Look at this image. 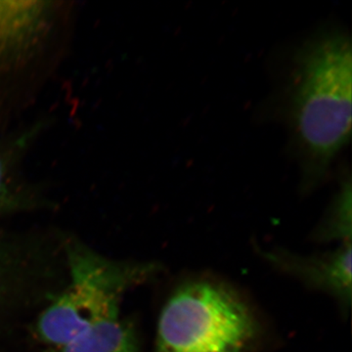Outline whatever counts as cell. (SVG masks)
<instances>
[{
	"label": "cell",
	"mask_w": 352,
	"mask_h": 352,
	"mask_svg": "<svg viewBox=\"0 0 352 352\" xmlns=\"http://www.w3.org/2000/svg\"><path fill=\"white\" fill-rule=\"evenodd\" d=\"M21 258L17 250L0 239V310L10 298L23 270Z\"/></svg>",
	"instance_id": "8"
},
{
	"label": "cell",
	"mask_w": 352,
	"mask_h": 352,
	"mask_svg": "<svg viewBox=\"0 0 352 352\" xmlns=\"http://www.w3.org/2000/svg\"><path fill=\"white\" fill-rule=\"evenodd\" d=\"M261 337L258 316L237 291L212 278H193L164 302L155 352H251Z\"/></svg>",
	"instance_id": "3"
},
{
	"label": "cell",
	"mask_w": 352,
	"mask_h": 352,
	"mask_svg": "<svg viewBox=\"0 0 352 352\" xmlns=\"http://www.w3.org/2000/svg\"><path fill=\"white\" fill-rule=\"evenodd\" d=\"M314 237L322 242L338 241L340 245L351 243V183L342 180L325 219L317 227Z\"/></svg>",
	"instance_id": "7"
},
{
	"label": "cell",
	"mask_w": 352,
	"mask_h": 352,
	"mask_svg": "<svg viewBox=\"0 0 352 352\" xmlns=\"http://www.w3.org/2000/svg\"><path fill=\"white\" fill-rule=\"evenodd\" d=\"M54 1H0V82L28 68L54 34L61 7Z\"/></svg>",
	"instance_id": "4"
},
{
	"label": "cell",
	"mask_w": 352,
	"mask_h": 352,
	"mask_svg": "<svg viewBox=\"0 0 352 352\" xmlns=\"http://www.w3.org/2000/svg\"><path fill=\"white\" fill-rule=\"evenodd\" d=\"M351 243L317 256H300L282 250L261 252L263 258L284 273L337 300L342 312L351 305Z\"/></svg>",
	"instance_id": "5"
},
{
	"label": "cell",
	"mask_w": 352,
	"mask_h": 352,
	"mask_svg": "<svg viewBox=\"0 0 352 352\" xmlns=\"http://www.w3.org/2000/svg\"><path fill=\"white\" fill-rule=\"evenodd\" d=\"M71 281L39 315L34 332L48 352H139L135 329L120 316L122 298L150 281L156 263L106 258L78 241H66Z\"/></svg>",
	"instance_id": "1"
},
{
	"label": "cell",
	"mask_w": 352,
	"mask_h": 352,
	"mask_svg": "<svg viewBox=\"0 0 352 352\" xmlns=\"http://www.w3.org/2000/svg\"><path fill=\"white\" fill-rule=\"evenodd\" d=\"M43 124L29 127L0 138V217L32 212L48 205L47 199L36 183L23 171V161Z\"/></svg>",
	"instance_id": "6"
},
{
	"label": "cell",
	"mask_w": 352,
	"mask_h": 352,
	"mask_svg": "<svg viewBox=\"0 0 352 352\" xmlns=\"http://www.w3.org/2000/svg\"><path fill=\"white\" fill-rule=\"evenodd\" d=\"M351 41L340 31L314 36L294 59L288 120L305 191L321 182L351 136Z\"/></svg>",
	"instance_id": "2"
}]
</instances>
